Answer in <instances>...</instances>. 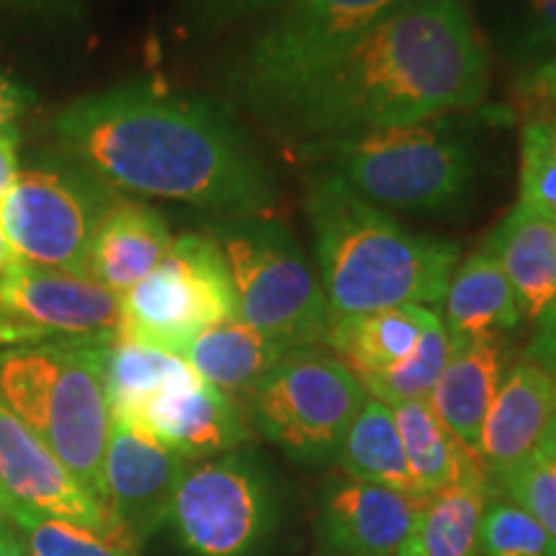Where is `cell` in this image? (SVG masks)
I'll return each instance as SVG.
<instances>
[{
    "mask_svg": "<svg viewBox=\"0 0 556 556\" xmlns=\"http://www.w3.org/2000/svg\"><path fill=\"white\" fill-rule=\"evenodd\" d=\"M60 148L109 189L184 201L229 217H270L278 180L214 103L152 86L83 96L54 119Z\"/></svg>",
    "mask_w": 556,
    "mask_h": 556,
    "instance_id": "cell-1",
    "label": "cell"
},
{
    "mask_svg": "<svg viewBox=\"0 0 556 556\" xmlns=\"http://www.w3.org/2000/svg\"><path fill=\"white\" fill-rule=\"evenodd\" d=\"M486 88L490 52L469 11L458 0H400L266 127L299 148L475 109Z\"/></svg>",
    "mask_w": 556,
    "mask_h": 556,
    "instance_id": "cell-2",
    "label": "cell"
},
{
    "mask_svg": "<svg viewBox=\"0 0 556 556\" xmlns=\"http://www.w3.org/2000/svg\"><path fill=\"white\" fill-rule=\"evenodd\" d=\"M304 206L330 319L443 302L462 253L456 242L409 232L325 170L309 176Z\"/></svg>",
    "mask_w": 556,
    "mask_h": 556,
    "instance_id": "cell-3",
    "label": "cell"
},
{
    "mask_svg": "<svg viewBox=\"0 0 556 556\" xmlns=\"http://www.w3.org/2000/svg\"><path fill=\"white\" fill-rule=\"evenodd\" d=\"M361 199L407 212H456L475 193V139L448 119H428L366 135L299 144Z\"/></svg>",
    "mask_w": 556,
    "mask_h": 556,
    "instance_id": "cell-4",
    "label": "cell"
},
{
    "mask_svg": "<svg viewBox=\"0 0 556 556\" xmlns=\"http://www.w3.org/2000/svg\"><path fill=\"white\" fill-rule=\"evenodd\" d=\"M0 400L39 435L75 482L103 505L111 409L93 343L3 348Z\"/></svg>",
    "mask_w": 556,
    "mask_h": 556,
    "instance_id": "cell-5",
    "label": "cell"
},
{
    "mask_svg": "<svg viewBox=\"0 0 556 556\" xmlns=\"http://www.w3.org/2000/svg\"><path fill=\"white\" fill-rule=\"evenodd\" d=\"M400 0H278L229 70L232 96L266 124Z\"/></svg>",
    "mask_w": 556,
    "mask_h": 556,
    "instance_id": "cell-6",
    "label": "cell"
},
{
    "mask_svg": "<svg viewBox=\"0 0 556 556\" xmlns=\"http://www.w3.org/2000/svg\"><path fill=\"white\" fill-rule=\"evenodd\" d=\"M212 238L232 276L240 323L276 338L289 351L325 345L328 296L283 222L229 217L214 225Z\"/></svg>",
    "mask_w": 556,
    "mask_h": 556,
    "instance_id": "cell-7",
    "label": "cell"
},
{
    "mask_svg": "<svg viewBox=\"0 0 556 556\" xmlns=\"http://www.w3.org/2000/svg\"><path fill=\"white\" fill-rule=\"evenodd\" d=\"M368 392L356 374L323 348H299L248 397L253 428L302 464L336 462Z\"/></svg>",
    "mask_w": 556,
    "mask_h": 556,
    "instance_id": "cell-8",
    "label": "cell"
},
{
    "mask_svg": "<svg viewBox=\"0 0 556 556\" xmlns=\"http://www.w3.org/2000/svg\"><path fill=\"white\" fill-rule=\"evenodd\" d=\"M227 319H238V299L225 255L214 238L186 232L148 278L122 294L119 336L184 358L201 332Z\"/></svg>",
    "mask_w": 556,
    "mask_h": 556,
    "instance_id": "cell-9",
    "label": "cell"
},
{
    "mask_svg": "<svg viewBox=\"0 0 556 556\" xmlns=\"http://www.w3.org/2000/svg\"><path fill=\"white\" fill-rule=\"evenodd\" d=\"M268 469L250 448L186 464L168 523L191 556H255L276 526Z\"/></svg>",
    "mask_w": 556,
    "mask_h": 556,
    "instance_id": "cell-10",
    "label": "cell"
},
{
    "mask_svg": "<svg viewBox=\"0 0 556 556\" xmlns=\"http://www.w3.org/2000/svg\"><path fill=\"white\" fill-rule=\"evenodd\" d=\"M114 201V189L83 168L24 170L0 201V229L26 266L90 276V242Z\"/></svg>",
    "mask_w": 556,
    "mask_h": 556,
    "instance_id": "cell-11",
    "label": "cell"
},
{
    "mask_svg": "<svg viewBox=\"0 0 556 556\" xmlns=\"http://www.w3.org/2000/svg\"><path fill=\"white\" fill-rule=\"evenodd\" d=\"M122 296L90 276L26 266L0 270V351L96 343L119 336Z\"/></svg>",
    "mask_w": 556,
    "mask_h": 556,
    "instance_id": "cell-12",
    "label": "cell"
},
{
    "mask_svg": "<svg viewBox=\"0 0 556 556\" xmlns=\"http://www.w3.org/2000/svg\"><path fill=\"white\" fill-rule=\"evenodd\" d=\"M186 464L142 428L111 417L103 456V507L137 548L168 523Z\"/></svg>",
    "mask_w": 556,
    "mask_h": 556,
    "instance_id": "cell-13",
    "label": "cell"
},
{
    "mask_svg": "<svg viewBox=\"0 0 556 556\" xmlns=\"http://www.w3.org/2000/svg\"><path fill=\"white\" fill-rule=\"evenodd\" d=\"M0 495L13 505L29 507L34 513H45L50 518L67 520L129 544L119 526L111 520L106 507L75 482L58 456L3 400H0Z\"/></svg>",
    "mask_w": 556,
    "mask_h": 556,
    "instance_id": "cell-14",
    "label": "cell"
},
{
    "mask_svg": "<svg viewBox=\"0 0 556 556\" xmlns=\"http://www.w3.org/2000/svg\"><path fill=\"white\" fill-rule=\"evenodd\" d=\"M426 497L381 484L338 479L328 484L317 516L325 552L340 556H397L415 536Z\"/></svg>",
    "mask_w": 556,
    "mask_h": 556,
    "instance_id": "cell-15",
    "label": "cell"
},
{
    "mask_svg": "<svg viewBox=\"0 0 556 556\" xmlns=\"http://www.w3.org/2000/svg\"><path fill=\"white\" fill-rule=\"evenodd\" d=\"M127 422L142 428L189 464L240 448L250 438L235 400L201 377L163 389Z\"/></svg>",
    "mask_w": 556,
    "mask_h": 556,
    "instance_id": "cell-16",
    "label": "cell"
},
{
    "mask_svg": "<svg viewBox=\"0 0 556 556\" xmlns=\"http://www.w3.org/2000/svg\"><path fill=\"white\" fill-rule=\"evenodd\" d=\"M554 422L556 377L536 361H520L500 381L479 435V456L492 482L531 456Z\"/></svg>",
    "mask_w": 556,
    "mask_h": 556,
    "instance_id": "cell-17",
    "label": "cell"
},
{
    "mask_svg": "<svg viewBox=\"0 0 556 556\" xmlns=\"http://www.w3.org/2000/svg\"><path fill=\"white\" fill-rule=\"evenodd\" d=\"M516 291L520 317L539 325L556 307V225L554 217L520 204L484 242Z\"/></svg>",
    "mask_w": 556,
    "mask_h": 556,
    "instance_id": "cell-18",
    "label": "cell"
},
{
    "mask_svg": "<svg viewBox=\"0 0 556 556\" xmlns=\"http://www.w3.org/2000/svg\"><path fill=\"white\" fill-rule=\"evenodd\" d=\"M170 245L173 235L163 214L137 201L116 199L96 227L88 274L122 296L160 266Z\"/></svg>",
    "mask_w": 556,
    "mask_h": 556,
    "instance_id": "cell-19",
    "label": "cell"
},
{
    "mask_svg": "<svg viewBox=\"0 0 556 556\" xmlns=\"http://www.w3.org/2000/svg\"><path fill=\"white\" fill-rule=\"evenodd\" d=\"M451 348H462L477 340H503L523 323L516 291L505 270L486 250H477L451 276L443 296Z\"/></svg>",
    "mask_w": 556,
    "mask_h": 556,
    "instance_id": "cell-20",
    "label": "cell"
},
{
    "mask_svg": "<svg viewBox=\"0 0 556 556\" xmlns=\"http://www.w3.org/2000/svg\"><path fill=\"white\" fill-rule=\"evenodd\" d=\"M505 371L503 340L451 348V358L441 379L428 394V405L464 446L479 454L484 417L490 413Z\"/></svg>",
    "mask_w": 556,
    "mask_h": 556,
    "instance_id": "cell-21",
    "label": "cell"
},
{
    "mask_svg": "<svg viewBox=\"0 0 556 556\" xmlns=\"http://www.w3.org/2000/svg\"><path fill=\"white\" fill-rule=\"evenodd\" d=\"M289 353L287 345L266 332L240 319H227L201 332L184 358L206 384L217 387L232 400H248Z\"/></svg>",
    "mask_w": 556,
    "mask_h": 556,
    "instance_id": "cell-22",
    "label": "cell"
},
{
    "mask_svg": "<svg viewBox=\"0 0 556 556\" xmlns=\"http://www.w3.org/2000/svg\"><path fill=\"white\" fill-rule=\"evenodd\" d=\"M93 356L106 389L111 417L122 420H131L139 407L163 389L199 377L189 361L176 353L124 336L93 343Z\"/></svg>",
    "mask_w": 556,
    "mask_h": 556,
    "instance_id": "cell-23",
    "label": "cell"
},
{
    "mask_svg": "<svg viewBox=\"0 0 556 556\" xmlns=\"http://www.w3.org/2000/svg\"><path fill=\"white\" fill-rule=\"evenodd\" d=\"M397 420L407 467L420 495H433L438 490L462 482L475 475H490L482 456L464 446L441 417L433 413L428 400L402 402L392 407Z\"/></svg>",
    "mask_w": 556,
    "mask_h": 556,
    "instance_id": "cell-24",
    "label": "cell"
},
{
    "mask_svg": "<svg viewBox=\"0 0 556 556\" xmlns=\"http://www.w3.org/2000/svg\"><path fill=\"white\" fill-rule=\"evenodd\" d=\"M422 315L426 307L402 304L330 319L325 345L332 348L336 358L343 361L356 377L387 371L415 351L422 336Z\"/></svg>",
    "mask_w": 556,
    "mask_h": 556,
    "instance_id": "cell-25",
    "label": "cell"
},
{
    "mask_svg": "<svg viewBox=\"0 0 556 556\" xmlns=\"http://www.w3.org/2000/svg\"><path fill=\"white\" fill-rule=\"evenodd\" d=\"M495 490L490 475H475L428 495L413 536L422 556H479V531Z\"/></svg>",
    "mask_w": 556,
    "mask_h": 556,
    "instance_id": "cell-26",
    "label": "cell"
},
{
    "mask_svg": "<svg viewBox=\"0 0 556 556\" xmlns=\"http://www.w3.org/2000/svg\"><path fill=\"white\" fill-rule=\"evenodd\" d=\"M338 462L348 479L381 484L405 495H420L409 475L397 420H394L392 407L384 402L374 397L366 400L353 426L348 428Z\"/></svg>",
    "mask_w": 556,
    "mask_h": 556,
    "instance_id": "cell-27",
    "label": "cell"
},
{
    "mask_svg": "<svg viewBox=\"0 0 556 556\" xmlns=\"http://www.w3.org/2000/svg\"><path fill=\"white\" fill-rule=\"evenodd\" d=\"M451 358V340L446 325L438 317L435 309L426 307L422 315V336L417 340L415 351L397 366L379 374H364L358 377L361 387L374 394V400L397 407L402 402L428 400L433 387L441 379L443 368Z\"/></svg>",
    "mask_w": 556,
    "mask_h": 556,
    "instance_id": "cell-28",
    "label": "cell"
},
{
    "mask_svg": "<svg viewBox=\"0 0 556 556\" xmlns=\"http://www.w3.org/2000/svg\"><path fill=\"white\" fill-rule=\"evenodd\" d=\"M5 510L29 556H139V548L67 520L34 513L5 500Z\"/></svg>",
    "mask_w": 556,
    "mask_h": 556,
    "instance_id": "cell-29",
    "label": "cell"
},
{
    "mask_svg": "<svg viewBox=\"0 0 556 556\" xmlns=\"http://www.w3.org/2000/svg\"><path fill=\"white\" fill-rule=\"evenodd\" d=\"M497 37L513 58L539 65L556 54V0H490Z\"/></svg>",
    "mask_w": 556,
    "mask_h": 556,
    "instance_id": "cell-30",
    "label": "cell"
},
{
    "mask_svg": "<svg viewBox=\"0 0 556 556\" xmlns=\"http://www.w3.org/2000/svg\"><path fill=\"white\" fill-rule=\"evenodd\" d=\"M505 500L523 507L556 539V422L531 456L495 479Z\"/></svg>",
    "mask_w": 556,
    "mask_h": 556,
    "instance_id": "cell-31",
    "label": "cell"
},
{
    "mask_svg": "<svg viewBox=\"0 0 556 556\" xmlns=\"http://www.w3.org/2000/svg\"><path fill=\"white\" fill-rule=\"evenodd\" d=\"M479 556H556V539L523 507L492 497L479 531Z\"/></svg>",
    "mask_w": 556,
    "mask_h": 556,
    "instance_id": "cell-32",
    "label": "cell"
},
{
    "mask_svg": "<svg viewBox=\"0 0 556 556\" xmlns=\"http://www.w3.org/2000/svg\"><path fill=\"white\" fill-rule=\"evenodd\" d=\"M520 204L556 214V152L536 122H528L520 139Z\"/></svg>",
    "mask_w": 556,
    "mask_h": 556,
    "instance_id": "cell-33",
    "label": "cell"
},
{
    "mask_svg": "<svg viewBox=\"0 0 556 556\" xmlns=\"http://www.w3.org/2000/svg\"><path fill=\"white\" fill-rule=\"evenodd\" d=\"M516 99L520 109L531 114V122L556 114V54L520 75Z\"/></svg>",
    "mask_w": 556,
    "mask_h": 556,
    "instance_id": "cell-34",
    "label": "cell"
},
{
    "mask_svg": "<svg viewBox=\"0 0 556 556\" xmlns=\"http://www.w3.org/2000/svg\"><path fill=\"white\" fill-rule=\"evenodd\" d=\"M278 0H191V18L201 29H219L268 11Z\"/></svg>",
    "mask_w": 556,
    "mask_h": 556,
    "instance_id": "cell-35",
    "label": "cell"
},
{
    "mask_svg": "<svg viewBox=\"0 0 556 556\" xmlns=\"http://www.w3.org/2000/svg\"><path fill=\"white\" fill-rule=\"evenodd\" d=\"M31 93L5 75H0V137H16L18 116L29 109Z\"/></svg>",
    "mask_w": 556,
    "mask_h": 556,
    "instance_id": "cell-36",
    "label": "cell"
},
{
    "mask_svg": "<svg viewBox=\"0 0 556 556\" xmlns=\"http://www.w3.org/2000/svg\"><path fill=\"white\" fill-rule=\"evenodd\" d=\"M18 178V157H16V137H0V201L11 191Z\"/></svg>",
    "mask_w": 556,
    "mask_h": 556,
    "instance_id": "cell-37",
    "label": "cell"
},
{
    "mask_svg": "<svg viewBox=\"0 0 556 556\" xmlns=\"http://www.w3.org/2000/svg\"><path fill=\"white\" fill-rule=\"evenodd\" d=\"M536 338H544L548 343H556V307L548 312L544 317V323L539 325V336Z\"/></svg>",
    "mask_w": 556,
    "mask_h": 556,
    "instance_id": "cell-38",
    "label": "cell"
},
{
    "mask_svg": "<svg viewBox=\"0 0 556 556\" xmlns=\"http://www.w3.org/2000/svg\"><path fill=\"white\" fill-rule=\"evenodd\" d=\"M0 556H29V552H26V546L21 544L18 536H11L0 541Z\"/></svg>",
    "mask_w": 556,
    "mask_h": 556,
    "instance_id": "cell-39",
    "label": "cell"
},
{
    "mask_svg": "<svg viewBox=\"0 0 556 556\" xmlns=\"http://www.w3.org/2000/svg\"><path fill=\"white\" fill-rule=\"evenodd\" d=\"M11 536H16V528H13L9 510H5V497L0 495V541H5Z\"/></svg>",
    "mask_w": 556,
    "mask_h": 556,
    "instance_id": "cell-40",
    "label": "cell"
},
{
    "mask_svg": "<svg viewBox=\"0 0 556 556\" xmlns=\"http://www.w3.org/2000/svg\"><path fill=\"white\" fill-rule=\"evenodd\" d=\"M536 124L541 127V131H544L548 148H552V150L556 152V114L546 116V119H541V122H536Z\"/></svg>",
    "mask_w": 556,
    "mask_h": 556,
    "instance_id": "cell-41",
    "label": "cell"
},
{
    "mask_svg": "<svg viewBox=\"0 0 556 556\" xmlns=\"http://www.w3.org/2000/svg\"><path fill=\"white\" fill-rule=\"evenodd\" d=\"M16 263V255H13V250L9 242H5V235L3 229H0V270H5L9 266H13Z\"/></svg>",
    "mask_w": 556,
    "mask_h": 556,
    "instance_id": "cell-42",
    "label": "cell"
},
{
    "mask_svg": "<svg viewBox=\"0 0 556 556\" xmlns=\"http://www.w3.org/2000/svg\"><path fill=\"white\" fill-rule=\"evenodd\" d=\"M397 556H422V552H420V546H417V541L409 539L407 544L402 546V552Z\"/></svg>",
    "mask_w": 556,
    "mask_h": 556,
    "instance_id": "cell-43",
    "label": "cell"
},
{
    "mask_svg": "<svg viewBox=\"0 0 556 556\" xmlns=\"http://www.w3.org/2000/svg\"><path fill=\"white\" fill-rule=\"evenodd\" d=\"M34 3H67V0H34Z\"/></svg>",
    "mask_w": 556,
    "mask_h": 556,
    "instance_id": "cell-44",
    "label": "cell"
},
{
    "mask_svg": "<svg viewBox=\"0 0 556 556\" xmlns=\"http://www.w3.org/2000/svg\"><path fill=\"white\" fill-rule=\"evenodd\" d=\"M323 556H340V554H330V552H325Z\"/></svg>",
    "mask_w": 556,
    "mask_h": 556,
    "instance_id": "cell-45",
    "label": "cell"
},
{
    "mask_svg": "<svg viewBox=\"0 0 556 556\" xmlns=\"http://www.w3.org/2000/svg\"><path fill=\"white\" fill-rule=\"evenodd\" d=\"M554 225H556V214H554Z\"/></svg>",
    "mask_w": 556,
    "mask_h": 556,
    "instance_id": "cell-46",
    "label": "cell"
}]
</instances>
